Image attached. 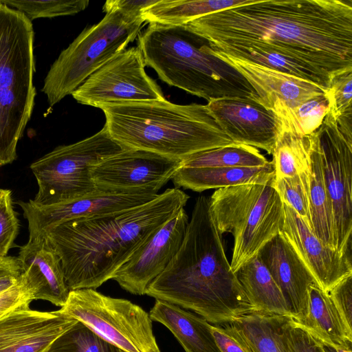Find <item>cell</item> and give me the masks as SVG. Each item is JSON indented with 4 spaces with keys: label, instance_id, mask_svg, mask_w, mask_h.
I'll use <instances>...</instances> for the list:
<instances>
[{
    "label": "cell",
    "instance_id": "obj_1",
    "mask_svg": "<svg viewBox=\"0 0 352 352\" xmlns=\"http://www.w3.org/2000/svg\"><path fill=\"white\" fill-rule=\"evenodd\" d=\"M215 51L265 50L314 71L329 86L352 70V0H253L187 23Z\"/></svg>",
    "mask_w": 352,
    "mask_h": 352
},
{
    "label": "cell",
    "instance_id": "obj_2",
    "mask_svg": "<svg viewBox=\"0 0 352 352\" xmlns=\"http://www.w3.org/2000/svg\"><path fill=\"white\" fill-rule=\"evenodd\" d=\"M188 199L183 190L170 188L141 206L69 220L43 233L60 258L69 291L96 289L112 279L160 226L184 208Z\"/></svg>",
    "mask_w": 352,
    "mask_h": 352
},
{
    "label": "cell",
    "instance_id": "obj_3",
    "mask_svg": "<svg viewBox=\"0 0 352 352\" xmlns=\"http://www.w3.org/2000/svg\"><path fill=\"white\" fill-rule=\"evenodd\" d=\"M145 294L191 310L212 324L254 313L226 257L209 197L197 198L180 248Z\"/></svg>",
    "mask_w": 352,
    "mask_h": 352
},
{
    "label": "cell",
    "instance_id": "obj_4",
    "mask_svg": "<svg viewBox=\"0 0 352 352\" xmlns=\"http://www.w3.org/2000/svg\"><path fill=\"white\" fill-rule=\"evenodd\" d=\"M104 126L126 149H140L184 160L204 151L234 144L206 105L168 100L102 104Z\"/></svg>",
    "mask_w": 352,
    "mask_h": 352
},
{
    "label": "cell",
    "instance_id": "obj_5",
    "mask_svg": "<svg viewBox=\"0 0 352 352\" xmlns=\"http://www.w3.org/2000/svg\"><path fill=\"white\" fill-rule=\"evenodd\" d=\"M145 65L160 80L208 102L258 96L234 67L217 57L208 43L184 25L149 23L138 34Z\"/></svg>",
    "mask_w": 352,
    "mask_h": 352
},
{
    "label": "cell",
    "instance_id": "obj_6",
    "mask_svg": "<svg viewBox=\"0 0 352 352\" xmlns=\"http://www.w3.org/2000/svg\"><path fill=\"white\" fill-rule=\"evenodd\" d=\"M34 36L32 21L0 1V166L16 159L33 111Z\"/></svg>",
    "mask_w": 352,
    "mask_h": 352
},
{
    "label": "cell",
    "instance_id": "obj_7",
    "mask_svg": "<svg viewBox=\"0 0 352 352\" xmlns=\"http://www.w3.org/2000/svg\"><path fill=\"white\" fill-rule=\"evenodd\" d=\"M272 183L221 188L209 198L219 232L233 236L234 274L283 230L284 203Z\"/></svg>",
    "mask_w": 352,
    "mask_h": 352
},
{
    "label": "cell",
    "instance_id": "obj_8",
    "mask_svg": "<svg viewBox=\"0 0 352 352\" xmlns=\"http://www.w3.org/2000/svg\"><path fill=\"white\" fill-rule=\"evenodd\" d=\"M144 21L118 10L106 13L98 23L85 29L51 65L41 91L50 107L72 94L98 68L126 50L138 35Z\"/></svg>",
    "mask_w": 352,
    "mask_h": 352
},
{
    "label": "cell",
    "instance_id": "obj_9",
    "mask_svg": "<svg viewBox=\"0 0 352 352\" xmlns=\"http://www.w3.org/2000/svg\"><path fill=\"white\" fill-rule=\"evenodd\" d=\"M126 149L111 137L105 126L89 138L56 147L30 165L38 185L32 201L52 205L96 192L92 168Z\"/></svg>",
    "mask_w": 352,
    "mask_h": 352
},
{
    "label": "cell",
    "instance_id": "obj_10",
    "mask_svg": "<svg viewBox=\"0 0 352 352\" xmlns=\"http://www.w3.org/2000/svg\"><path fill=\"white\" fill-rule=\"evenodd\" d=\"M58 311L124 352H160L150 315L128 300L107 296L94 289H76L69 292Z\"/></svg>",
    "mask_w": 352,
    "mask_h": 352
},
{
    "label": "cell",
    "instance_id": "obj_11",
    "mask_svg": "<svg viewBox=\"0 0 352 352\" xmlns=\"http://www.w3.org/2000/svg\"><path fill=\"white\" fill-rule=\"evenodd\" d=\"M320 155L333 211L336 250L351 256L352 118L336 120L329 111L311 133Z\"/></svg>",
    "mask_w": 352,
    "mask_h": 352
},
{
    "label": "cell",
    "instance_id": "obj_12",
    "mask_svg": "<svg viewBox=\"0 0 352 352\" xmlns=\"http://www.w3.org/2000/svg\"><path fill=\"white\" fill-rule=\"evenodd\" d=\"M145 66L138 46L126 49L91 74L72 96L78 103L98 108L111 102L164 100Z\"/></svg>",
    "mask_w": 352,
    "mask_h": 352
},
{
    "label": "cell",
    "instance_id": "obj_13",
    "mask_svg": "<svg viewBox=\"0 0 352 352\" xmlns=\"http://www.w3.org/2000/svg\"><path fill=\"white\" fill-rule=\"evenodd\" d=\"M181 166L179 160L144 150L126 149L96 164L91 173L98 190L158 193Z\"/></svg>",
    "mask_w": 352,
    "mask_h": 352
},
{
    "label": "cell",
    "instance_id": "obj_14",
    "mask_svg": "<svg viewBox=\"0 0 352 352\" xmlns=\"http://www.w3.org/2000/svg\"><path fill=\"white\" fill-rule=\"evenodd\" d=\"M159 194L150 191L114 192L98 190L74 200L52 205H36L31 199L19 201L17 204L28 221L29 238H34L65 221L119 212L148 203Z\"/></svg>",
    "mask_w": 352,
    "mask_h": 352
},
{
    "label": "cell",
    "instance_id": "obj_15",
    "mask_svg": "<svg viewBox=\"0 0 352 352\" xmlns=\"http://www.w3.org/2000/svg\"><path fill=\"white\" fill-rule=\"evenodd\" d=\"M188 221L184 208H181L148 237L118 270L112 279L132 294L144 295L149 285L177 252Z\"/></svg>",
    "mask_w": 352,
    "mask_h": 352
},
{
    "label": "cell",
    "instance_id": "obj_16",
    "mask_svg": "<svg viewBox=\"0 0 352 352\" xmlns=\"http://www.w3.org/2000/svg\"><path fill=\"white\" fill-rule=\"evenodd\" d=\"M206 106L234 144L259 148L272 155L280 130L273 111L249 98H222Z\"/></svg>",
    "mask_w": 352,
    "mask_h": 352
},
{
    "label": "cell",
    "instance_id": "obj_17",
    "mask_svg": "<svg viewBox=\"0 0 352 352\" xmlns=\"http://www.w3.org/2000/svg\"><path fill=\"white\" fill-rule=\"evenodd\" d=\"M78 320L54 311L21 306L0 318V352H47Z\"/></svg>",
    "mask_w": 352,
    "mask_h": 352
},
{
    "label": "cell",
    "instance_id": "obj_18",
    "mask_svg": "<svg viewBox=\"0 0 352 352\" xmlns=\"http://www.w3.org/2000/svg\"><path fill=\"white\" fill-rule=\"evenodd\" d=\"M285 223L282 234L325 292L352 274L351 256L324 245L289 206L284 204Z\"/></svg>",
    "mask_w": 352,
    "mask_h": 352
},
{
    "label": "cell",
    "instance_id": "obj_19",
    "mask_svg": "<svg viewBox=\"0 0 352 352\" xmlns=\"http://www.w3.org/2000/svg\"><path fill=\"white\" fill-rule=\"evenodd\" d=\"M258 255L281 289L292 318L300 322L308 312L309 287L318 285L315 278L282 233L268 241Z\"/></svg>",
    "mask_w": 352,
    "mask_h": 352
},
{
    "label": "cell",
    "instance_id": "obj_20",
    "mask_svg": "<svg viewBox=\"0 0 352 352\" xmlns=\"http://www.w3.org/2000/svg\"><path fill=\"white\" fill-rule=\"evenodd\" d=\"M213 52L248 81L258 96L256 100L268 109L276 102L294 109L307 100L327 92L320 86L304 79L221 52Z\"/></svg>",
    "mask_w": 352,
    "mask_h": 352
},
{
    "label": "cell",
    "instance_id": "obj_21",
    "mask_svg": "<svg viewBox=\"0 0 352 352\" xmlns=\"http://www.w3.org/2000/svg\"><path fill=\"white\" fill-rule=\"evenodd\" d=\"M16 258L21 270L19 278L31 290L34 299L63 307L70 291L60 258L45 235L29 238Z\"/></svg>",
    "mask_w": 352,
    "mask_h": 352
},
{
    "label": "cell",
    "instance_id": "obj_22",
    "mask_svg": "<svg viewBox=\"0 0 352 352\" xmlns=\"http://www.w3.org/2000/svg\"><path fill=\"white\" fill-rule=\"evenodd\" d=\"M274 179L272 162L263 167H204L180 166L172 181L174 188L203 192L209 189L251 184H268Z\"/></svg>",
    "mask_w": 352,
    "mask_h": 352
},
{
    "label": "cell",
    "instance_id": "obj_23",
    "mask_svg": "<svg viewBox=\"0 0 352 352\" xmlns=\"http://www.w3.org/2000/svg\"><path fill=\"white\" fill-rule=\"evenodd\" d=\"M149 315L170 331L186 352H221L203 318L161 300H155Z\"/></svg>",
    "mask_w": 352,
    "mask_h": 352
},
{
    "label": "cell",
    "instance_id": "obj_24",
    "mask_svg": "<svg viewBox=\"0 0 352 352\" xmlns=\"http://www.w3.org/2000/svg\"><path fill=\"white\" fill-rule=\"evenodd\" d=\"M254 313L292 318L289 304L257 254L235 273Z\"/></svg>",
    "mask_w": 352,
    "mask_h": 352
},
{
    "label": "cell",
    "instance_id": "obj_25",
    "mask_svg": "<svg viewBox=\"0 0 352 352\" xmlns=\"http://www.w3.org/2000/svg\"><path fill=\"white\" fill-rule=\"evenodd\" d=\"M309 295L307 314L296 322L327 347L351 349L352 331L344 324L329 294L312 285Z\"/></svg>",
    "mask_w": 352,
    "mask_h": 352
},
{
    "label": "cell",
    "instance_id": "obj_26",
    "mask_svg": "<svg viewBox=\"0 0 352 352\" xmlns=\"http://www.w3.org/2000/svg\"><path fill=\"white\" fill-rule=\"evenodd\" d=\"M276 117L280 130L272 153L274 179L310 172L311 134L302 135L290 119L283 116Z\"/></svg>",
    "mask_w": 352,
    "mask_h": 352
},
{
    "label": "cell",
    "instance_id": "obj_27",
    "mask_svg": "<svg viewBox=\"0 0 352 352\" xmlns=\"http://www.w3.org/2000/svg\"><path fill=\"white\" fill-rule=\"evenodd\" d=\"M253 0H158L144 9L142 17L144 22L164 25H186L203 16L244 5Z\"/></svg>",
    "mask_w": 352,
    "mask_h": 352
},
{
    "label": "cell",
    "instance_id": "obj_28",
    "mask_svg": "<svg viewBox=\"0 0 352 352\" xmlns=\"http://www.w3.org/2000/svg\"><path fill=\"white\" fill-rule=\"evenodd\" d=\"M311 138L310 214L312 232L324 245L336 250L335 226L331 203L325 186L318 148L312 135Z\"/></svg>",
    "mask_w": 352,
    "mask_h": 352
},
{
    "label": "cell",
    "instance_id": "obj_29",
    "mask_svg": "<svg viewBox=\"0 0 352 352\" xmlns=\"http://www.w3.org/2000/svg\"><path fill=\"white\" fill-rule=\"evenodd\" d=\"M270 162L255 147L234 144L191 155L182 161L187 168L265 166Z\"/></svg>",
    "mask_w": 352,
    "mask_h": 352
},
{
    "label": "cell",
    "instance_id": "obj_30",
    "mask_svg": "<svg viewBox=\"0 0 352 352\" xmlns=\"http://www.w3.org/2000/svg\"><path fill=\"white\" fill-rule=\"evenodd\" d=\"M281 318L254 312L235 322L254 352H286L280 333Z\"/></svg>",
    "mask_w": 352,
    "mask_h": 352
},
{
    "label": "cell",
    "instance_id": "obj_31",
    "mask_svg": "<svg viewBox=\"0 0 352 352\" xmlns=\"http://www.w3.org/2000/svg\"><path fill=\"white\" fill-rule=\"evenodd\" d=\"M47 352H124L78 321L58 337Z\"/></svg>",
    "mask_w": 352,
    "mask_h": 352
},
{
    "label": "cell",
    "instance_id": "obj_32",
    "mask_svg": "<svg viewBox=\"0 0 352 352\" xmlns=\"http://www.w3.org/2000/svg\"><path fill=\"white\" fill-rule=\"evenodd\" d=\"M329 108V101L325 93L307 100L294 109L278 102L271 111L276 115L290 119L302 135H311L321 125Z\"/></svg>",
    "mask_w": 352,
    "mask_h": 352
},
{
    "label": "cell",
    "instance_id": "obj_33",
    "mask_svg": "<svg viewBox=\"0 0 352 352\" xmlns=\"http://www.w3.org/2000/svg\"><path fill=\"white\" fill-rule=\"evenodd\" d=\"M272 185L283 203L291 207L312 231L310 214V172L274 179Z\"/></svg>",
    "mask_w": 352,
    "mask_h": 352
},
{
    "label": "cell",
    "instance_id": "obj_34",
    "mask_svg": "<svg viewBox=\"0 0 352 352\" xmlns=\"http://www.w3.org/2000/svg\"><path fill=\"white\" fill-rule=\"evenodd\" d=\"M0 1L21 12L30 21L39 18L73 15L84 10L89 3L88 0H0Z\"/></svg>",
    "mask_w": 352,
    "mask_h": 352
},
{
    "label": "cell",
    "instance_id": "obj_35",
    "mask_svg": "<svg viewBox=\"0 0 352 352\" xmlns=\"http://www.w3.org/2000/svg\"><path fill=\"white\" fill-rule=\"evenodd\" d=\"M280 333L286 352H329L321 341L291 317L282 316Z\"/></svg>",
    "mask_w": 352,
    "mask_h": 352
},
{
    "label": "cell",
    "instance_id": "obj_36",
    "mask_svg": "<svg viewBox=\"0 0 352 352\" xmlns=\"http://www.w3.org/2000/svg\"><path fill=\"white\" fill-rule=\"evenodd\" d=\"M19 229V222L13 208L12 191L0 188V258L8 256Z\"/></svg>",
    "mask_w": 352,
    "mask_h": 352
},
{
    "label": "cell",
    "instance_id": "obj_37",
    "mask_svg": "<svg viewBox=\"0 0 352 352\" xmlns=\"http://www.w3.org/2000/svg\"><path fill=\"white\" fill-rule=\"evenodd\" d=\"M326 95L329 101V111L336 119L352 113V70L336 75L330 82Z\"/></svg>",
    "mask_w": 352,
    "mask_h": 352
},
{
    "label": "cell",
    "instance_id": "obj_38",
    "mask_svg": "<svg viewBox=\"0 0 352 352\" xmlns=\"http://www.w3.org/2000/svg\"><path fill=\"white\" fill-rule=\"evenodd\" d=\"M210 331L221 352H254L236 322L210 324Z\"/></svg>",
    "mask_w": 352,
    "mask_h": 352
},
{
    "label": "cell",
    "instance_id": "obj_39",
    "mask_svg": "<svg viewBox=\"0 0 352 352\" xmlns=\"http://www.w3.org/2000/svg\"><path fill=\"white\" fill-rule=\"evenodd\" d=\"M328 294L344 324L352 331V274L340 280Z\"/></svg>",
    "mask_w": 352,
    "mask_h": 352
},
{
    "label": "cell",
    "instance_id": "obj_40",
    "mask_svg": "<svg viewBox=\"0 0 352 352\" xmlns=\"http://www.w3.org/2000/svg\"><path fill=\"white\" fill-rule=\"evenodd\" d=\"M32 292L21 280L0 294V318L11 311L25 305H30L34 300Z\"/></svg>",
    "mask_w": 352,
    "mask_h": 352
},
{
    "label": "cell",
    "instance_id": "obj_41",
    "mask_svg": "<svg viewBox=\"0 0 352 352\" xmlns=\"http://www.w3.org/2000/svg\"><path fill=\"white\" fill-rule=\"evenodd\" d=\"M158 0H109L103 6V11L107 13L118 10L126 16L133 19H143V10Z\"/></svg>",
    "mask_w": 352,
    "mask_h": 352
},
{
    "label": "cell",
    "instance_id": "obj_42",
    "mask_svg": "<svg viewBox=\"0 0 352 352\" xmlns=\"http://www.w3.org/2000/svg\"><path fill=\"white\" fill-rule=\"evenodd\" d=\"M19 280V276H5L0 277V294L14 285Z\"/></svg>",
    "mask_w": 352,
    "mask_h": 352
},
{
    "label": "cell",
    "instance_id": "obj_43",
    "mask_svg": "<svg viewBox=\"0 0 352 352\" xmlns=\"http://www.w3.org/2000/svg\"><path fill=\"white\" fill-rule=\"evenodd\" d=\"M327 350L329 352H352L351 349H345V348L332 349L330 347H327Z\"/></svg>",
    "mask_w": 352,
    "mask_h": 352
}]
</instances>
